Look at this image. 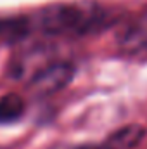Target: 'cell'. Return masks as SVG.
<instances>
[{"label":"cell","instance_id":"6da1fadb","mask_svg":"<svg viewBox=\"0 0 147 149\" xmlns=\"http://www.w3.org/2000/svg\"><path fill=\"white\" fill-rule=\"evenodd\" d=\"M30 33L47 37H83L99 31L109 23L111 12L101 3L81 0L42 7L28 14Z\"/></svg>","mask_w":147,"mask_h":149},{"label":"cell","instance_id":"7a4b0ae2","mask_svg":"<svg viewBox=\"0 0 147 149\" xmlns=\"http://www.w3.org/2000/svg\"><path fill=\"white\" fill-rule=\"evenodd\" d=\"M74 76V66L71 63H54L40 70L30 81L31 92L37 95H50L69 85Z\"/></svg>","mask_w":147,"mask_h":149},{"label":"cell","instance_id":"3957f363","mask_svg":"<svg viewBox=\"0 0 147 149\" xmlns=\"http://www.w3.org/2000/svg\"><path fill=\"white\" fill-rule=\"evenodd\" d=\"M116 43L123 52L146 54L147 52V12L123 24L116 33Z\"/></svg>","mask_w":147,"mask_h":149},{"label":"cell","instance_id":"277c9868","mask_svg":"<svg viewBox=\"0 0 147 149\" xmlns=\"http://www.w3.org/2000/svg\"><path fill=\"white\" fill-rule=\"evenodd\" d=\"M144 134H146L144 127H140L137 123L121 127L109 135V139L104 144V149H130L142 141Z\"/></svg>","mask_w":147,"mask_h":149},{"label":"cell","instance_id":"5b68a950","mask_svg":"<svg viewBox=\"0 0 147 149\" xmlns=\"http://www.w3.org/2000/svg\"><path fill=\"white\" fill-rule=\"evenodd\" d=\"M24 111V101L17 94H5L0 97V123H12Z\"/></svg>","mask_w":147,"mask_h":149}]
</instances>
